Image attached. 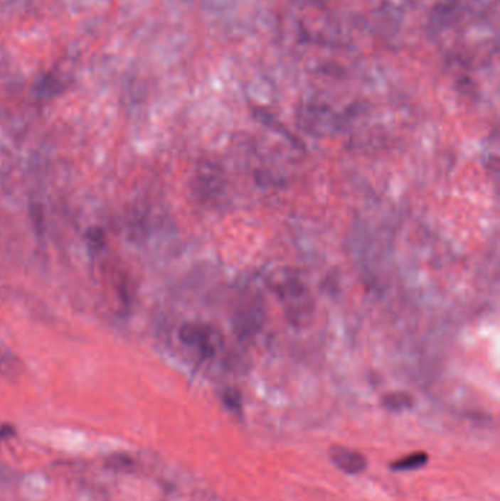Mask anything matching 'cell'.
Here are the masks:
<instances>
[{
    "label": "cell",
    "instance_id": "6",
    "mask_svg": "<svg viewBox=\"0 0 500 501\" xmlns=\"http://www.w3.org/2000/svg\"><path fill=\"white\" fill-rule=\"evenodd\" d=\"M382 404L390 412H403L414 406V399L411 394L405 392H395L385 394Z\"/></svg>",
    "mask_w": 500,
    "mask_h": 501
},
{
    "label": "cell",
    "instance_id": "4",
    "mask_svg": "<svg viewBox=\"0 0 500 501\" xmlns=\"http://www.w3.org/2000/svg\"><path fill=\"white\" fill-rule=\"evenodd\" d=\"M329 459L339 470L348 475H358L367 469V459L363 453L345 446H331Z\"/></svg>",
    "mask_w": 500,
    "mask_h": 501
},
{
    "label": "cell",
    "instance_id": "9",
    "mask_svg": "<svg viewBox=\"0 0 500 501\" xmlns=\"http://www.w3.org/2000/svg\"><path fill=\"white\" fill-rule=\"evenodd\" d=\"M14 434H15V429L11 425H2V426H0V441L8 438V437H12Z\"/></svg>",
    "mask_w": 500,
    "mask_h": 501
},
{
    "label": "cell",
    "instance_id": "1",
    "mask_svg": "<svg viewBox=\"0 0 500 501\" xmlns=\"http://www.w3.org/2000/svg\"><path fill=\"white\" fill-rule=\"evenodd\" d=\"M269 283L273 292L284 302L287 309H289V317L294 323H302L309 318L313 306L298 274H294L289 270L276 271L272 274Z\"/></svg>",
    "mask_w": 500,
    "mask_h": 501
},
{
    "label": "cell",
    "instance_id": "3",
    "mask_svg": "<svg viewBox=\"0 0 500 501\" xmlns=\"http://www.w3.org/2000/svg\"><path fill=\"white\" fill-rule=\"evenodd\" d=\"M223 175L222 171L216 164L206 161L203 166L198 167L194 185L196 193L200 195L201 200L210 201L218 198L223 193Z\"/></svg>",
    "mask_w": 500,
    "mask_h": 501
},
{
    "label": "cell",
    "instance_id": "8",
    "mask_svg": "<svg viewBox=\"0 0 500 501\" xmlns=\"http://www.w3.org/2000/svg\"><path fill=\"white\" fill-rule=\"evenodd\" d=\"M223 403L226 404V408L229 411H233V412H241V406H243V397H241V393L238 392L236 389H226L223 392Z\"/></svg>",
    "mask_w": 500,
    "mask_h": 501
},
{
    "label": "cell",
    "instance_id": "5",
    "mask_svg": "<svg viewBox=\"0 0 500 501\" xmlns=\"http://www.w3.org/2000/svg\"><path fill=\"white\" fill-rule=\"evenodd\" d=\"M263 320L265 314L263 309H261V305L250 303L244 306L235 318L236 334L241 338L252 336V334H255L261 328V325H263Z\"/></svg>",
    "mask_w": 500,
    "mask_h": 501
},
{
    "label": "cell",
    "instance_id": "2",
    "mask_svg": "<svg viewBox=\"0 0 500 501\" xmlns=\"http://www.w3.org/2000/svg\"><path fill=\"white\" fill-rule=\"evenodd\" d=\"M179 339L183 345L194 348L204 357H213L222 345V338L216 330L198 323L183 324L179 330Z\"/></svg>",
    "mask_w": 500,
    "mask_h": 501
},
{
    "label": "cell",
    "instance_id": "7",
    "mask_svg": "<svg viewBox=\"0 0 500 501\" xmlns=\"http://www.w3.org/2000/svg\"><path fill=\"white\" fill-rule=\"evenodd\" d=\"M428 463V455L424 451H415L408 456H403L395 460L390 465V469L395 472H407V470H417L421 469Z\"/></svg>",
    "mask_w": 500,
    "mask_h": 501
}]
</instances>
